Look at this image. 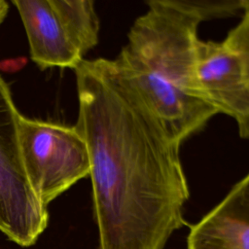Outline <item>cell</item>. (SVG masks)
I'll return each mask as SVG.
<instances>
[{
	"mask_svg": "<svg viewBox=\"0 0 249 249\" xmlns=\"http://www.w3.org/2000/svg\"><path fill=\"white\" fill-rule=\"evenodd\" d=\"M100 249H163L187 225L180 145L115 59L75 69Z\"/></svg>",
	"mask_w": 249,
	"mask_h": 249,
	"instance_id": "6da1fadb",
	"label": "cell"
},
{
	"mask_svg": "<svg viewBox=\"0 0 249 249\" xmlns=\"http://www.w3.org/2000/svg\"><path fill=\"white\" fill-rule=\"evenodd\" d=\"M130 28L115 59L181 144L218 111L203 97L196 79L197 27L205 19L241 9L240 1L150 0Z\"/></svg>",
	"mask_w": 249,
	"mask_h": 249,
	"instance_id": "7a4b0ae2",
	"label": "cell"
},
{
	"mask_svg": "<svg viewBox=\"0 0 249 249\" xmlns=\"http://www.w3.org/2000/svg\"><path fill=\"white\" fill-rule=\"evenodd\" d=\"M18 133L27 179L46 207L77 181L89 175V150L75 126L19 115Z\"/></svg>",
	"mask_w": 249,
	"mask_h": 249,
	"instance_id": "3957f363",
	"label": "cell"
},
{
	"mask_svg": "<svg viewBox=\"0 0 249 249\" xmlns=\"http://www.w3.org/2000/svg\"><path fill=\"white\" fill-rule=\"evenodd\" d=\"M19 115L0 76V231L18 245L30 246L47 228L49 214L25 173L18 133Z\"/></svg>",
	"mask_w": 249,
	"mask_h": 249,
	"instance_id": "277c9868",
	"label": "cell"
},
{
	"mask_svg": "<svg viewBox=\"0 0 249 249\" xmlns=\"http://www.w3.org/2000/svg\"><path fill=\"white\" fill-rule=\"evenodd\" d=\"M196 79L203 97L236 123L249 114V84L242 58L225 41L196 44Z\"/></svg>",
	"mask_w": 249,
	"mask_h": 249,
	"instance_id": "5b68a950",
	"label": "cell"
},
{
	"mask_svg": "<svg viewBox=\"0 0 249 249\" xmlns=\"http://www.w3.org/2000/svg\"><path fill=\"white\" fill-rule=\"evenodd\" d=\"M25 28L31 59L43 70L75 69L84 55L76 48L51 0H13Z\"/></svg>",
	"mask_w": 249,
	"mask_h": 249,
	"instance_id": "8992f818",
	"label": "cell"
},
{
	"mask_svg": "<svg viewBox=\"0 0 249 249\" xmlns=\"http://www.w3.org/2000/svg\"><path fill=\"white\" fill-rule=\"evenodd\" d=\"M188 249H249V173L191 227Z\"/></svg>",
	"mask_w": 249,
	"mask_h": 249,
	"instance_id": "52a82bcc",
	"label": "cell"
},
{
	"mask_svg": "<svg viewBox=\"0 0 249 249\" xmlns=\"http://www.w3.org/2000/svg\"><path fill=\"white\" fill-rule=\"evenodd\" d=\"M71 40L85 55L98 43L99 20L90 0H51Z\"/></svg>",
	"mask_w": 249,
	"mask_h": 249,
	"instance_id": "ba28073f",
	"label": "cell"
},
{
	"mask_svg": "<svg viewBox=\"0 0 249 249\" xmlns=\"http://www.w3.org/2000/svg\"><path fill=\"white\" fill-rule=\"evenodd\" d=\"M242 58L246 78L249 84V1H246L244 15L240 22L231 29L224 40ZM240 137L249 139V114L237 123Z\"/></svg>",
	"mask_w": 249,
	"mask_h": 249,
	"instance_id": "9c48e42d",
	"label": "cell"
},
{
	"mask_svg": "<svg viewBox=\"0 0 249 249\" xmlns=\"http://www.w3.org/2000/svg\"><path fill=\"white\" fill-rule=\"evenodd\" d=\"M27 62L25 57L11 58L0 61V70L5 72H16L20 70Z\"/></svg>",
	"mask_w": 249,
	"mask_h": 249,
	"instance_id": "30bf717a",
	"label": "cell"
},
{
	"mask_svg": "<svg viewBox=\"0 0 249 249\" xmlns=\"http://www.w3.org/2000/svg\"><path fill=\"white\" fill-rule=\"evenodd\" d=\"M8 12H9V5H8V3L6 1H4V0H0V24L5 19Z\"/></svg>",
	"mask_w": 249,
	"mask_h": 249,
	"instance_id": "8fae6325",
	"label": "cell"
}]
</instances>
